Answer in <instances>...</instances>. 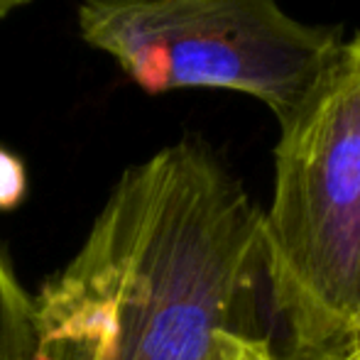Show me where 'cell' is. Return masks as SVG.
<instances>
[{
  "instance_id": "obj_3",
  "label": "cell",
  "mask_w": 360,
  "mask_h": 360,
  "mask_svg": "<svg viewBox=\"0 0 360 360\" xmlns=\"http://www.w3.org/2000/svg\"><path fill=\"white\" fill-rule=\"evenodd\" d=\"M79 34L150 96L221 89L287 120L341 57L338 27L299 22L277 0H79Z\"/></svg>"
},
{
  "instance_id": "obj_7",
  "label": "cell",
  "mask_w": 360,
  "mask_h": 360,
  "mask_svg": "<svg viewBox=\"0 0 360 360\" xmlns=\"http://www.w3.org/2000/svg\"><path fill=\"white\" fill-rule=\"evenodd\" d=\"M30 3H32V0H0V20L10 18L15 10L25 8V5H30Z\"/></svg>"
},
{
  "instance_id": "obj_5",
  "label": "cell",
  "mask_w": 360,
  "mask_h": 360,
  "mask_svg": "<svg viewBox=\"0 0 360 360\" xmlns=\"http://www.w3.org/2000/svg\"><path fill=\"white\" fill-rule=\"evenodd\" d=\"M27 194V169L15 152L0 147V211H13Z\"/></svg>"
},
{
  "instance_id": "obj_4",
  "label": "cell",
  "mask_w": 360,
  "mask_h": 360,
  "mask_svg": "<svg viewBox=\"0 0 360 360\" xmlns=\"http://www.w3.org/2000/svg\"><path fill=\"white\" fill-rule=\"evenodd\" d=\"M0 360H42L34 297L22 287L0 240Z\"/></svg>"
},
{
  "instance_id": "obj_1",
  "label": "cell",
  "mask_w": 360,
  "mask_h": 360,
  "mask_svg": "<svg viewBox=\"0 0 360 360\" xmlns=\"http://www.w3.org/2000/svg\"><path fill=\"white\" fill-rule=\"evenodd\" d=\"M262 214L199 138L128 167L34 294L42 360H214L250 331Z\"/></svg>"
},
{
  "instance_id": "obj_8",
  "label": "cell",
  "mask_w": 360,
  "mask_h": 360,
  "mask_svg": "<svg viewBox=\"0 0 360 360\" xmlns=\"http://www.w3.org/2000/svg\"><path fill=\"white\" fill-rule=\"evenodd\" d=\"M348 47H351V49H353V54H356V57L360 59V32H358V34H356V37H353V39H348ZM353 346H356L358 351H360V331H358V336H356V343H353Z\"/></svg>"
},
{
  "instance_id": "obj_2",
  "label": "cell",
  "mask_w": 360,
  "mask_h": 360,
  "mask_svg": "<svg viewBox=\"0 0 360 360\" xmlns=\"http://www.w3.org/2000/svg\"><path fill=\"white\" fill-rule=\"evenodd\" d=\"M260 265L292 360H328L360 331V59L343 47L280 123Z\"/></svg>"
},
{
  "instance_id": "obj_6",
  "label": "cell",
  "mask_w": 360,
  "mask_h": 360,
  "mask_svg": "<svg viewBox=\"0 0 360 360\" xmlns=\"http://www.w3.org/2000/svg\"><path fill=\"white\" fill-rule=\"evenodd\" d=\"M214 360H277L267 338L226 333L218 341Z\"/></svg>"
},
{
  "instance_id": "obj_9",
  "label": "cell",
  "mask_w": 360,
  "mask_h": 360,
  "mask_svg": "<svg viewBox=\"0 0 360 360\" xmlns=\"http://www.w3.org/2000/svg\"><path fill=\"white\" fill-rule=\"evenodd\" d=\"M328 360H360V351H358L356 346H351L348 351L338 353V356H333V358H328Z\"/></svg>"
}]
</instances>
